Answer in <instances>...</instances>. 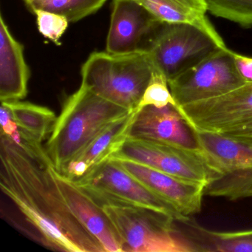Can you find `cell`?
<instances>
[{
  "instance_id": "16",
  "label": "cell",
  "mask_w": 252,
  "mask_h": 252,
  "mask_svg": "<svg viewBox=\"0 0 252 252\" xmlns=\"http://www.w3.org/2000/svg\"><path fill=\"white\" fill-rule=\"evenodd\" d=\"M195 133L200 152L218 176L252 168V144L222 134L197 130Z\"/></svg>"
},
{
  "instance_id": "4",
  "label": "cell",
  "mask_w": 252,
  "mask_h": 252,
  "mask_svg": "<svg viewBox=\"0 0 252 252\" xmlns=\"http://www.w3.org/2000/svg\"><path fill=\"white\" fill-rule=\"evenodd\" d=\"M101 207L119 234L123 252H195L169 215L139 206Z\"/></svg>"
},
{
  "instance_id": "5",
  "label": "cell",
  "mask_w": 252,
  "mask_h": 252,
  "mask_svg": "<svg viewBox=\"0 0 252 252\" xmlns=\"http://www.w3.org/2000/svg\"><path fill=\"white\" fill-rule=\"evenodd\" d=\"M221 47L201 29L184 23H162L147 41V51L155 70L168 82L192 68Z\"/></svg>"
},
{
  "instance_id": "8",
  "label": "cell",
  "mask_w": 252,
  "mask_h": 252,
  "mask_svg": "<svg viewBox=\"0 0 252 252\" xmlns=\"http://www.w3.org/2000/svg\"><path fill=\"white\" fill-rule=\"evenodd\" d=\"M168 83L179 107L220 96L246 82L236 69L232 51L225 47Z\"/></svg>"
},
{
  "instance_id": "21",
  "label": "cell",
  "mask_w": 252,
  "mask_h": 252,
  "mask_svg": "<svg viewBox=\"0 0 252 252\" xmlns=\"http://www.w3.org/2000/svg\"><path fill=\"white\" fill-rule=\"evenodd\" d=\"M208 11L244 28L252 26V0H206Z\"/></svg>"
},
{
  "instance_id": "17",
  "label": "cell",
  "mask_w": 252,
  "mask_h": 252,
  "mask_svg": "<svg viewBox=\"0 0 252 252\" xmlns=\"http://www.w3.org/2000/svg\"><path fill=\"white\" fill-rule=\"evenodd\" d=\"M161 23L195 26L213 38L221 47L224 41L208 20L206 0H136Z\"/></svg>"
},
{
  "instance_id": "10",
  "label": "cell",
  "mask_w": 252,
  "mask_h": 252,
  "mask_svg": "<svg viewBox=\"0 0 252 252\" xmlns=\"http://www.w3.org/2000/svg\"><path fill=\"white\" fill-rule=\"evenodd\" d=\"M129 137L200 152L194 128L178 107L172 104L161 108L147 106L136 110Z\"/></svg>"
},
{
  "instance_id": "13",
  "label": "cell",
  "mask_w": 252,
  "mask_h": 252,
  "mask_svg": "<svg viewBox=\"0 0 252 252\" xmlns=\"http://www.w3.org/2000/svg\"><path fill=\"white\" fill-rule=\"evenodd\" d=\"M51 172L70 212L98 240L105 252H123L119 234L102 207L72 180L59 172L54 164Z\"/></svg>"
},
{
  "instance_id": "23",
  "label": "cell",
  "mask_w": 252,
  "mask_h": 252,
  "mask_svg": "<svg viewBox=\"0 0 252 252\" xmlns=\"http://www.w3.org/2000/svg\"><path fill=\"white\" fill-rule=\"evenodd\" d=\"M33 13L41 34L56 45H60V39L68 27V20L63 16L43 10H36Z\"/></svg>"
},
{
  "instance_id": "3",
  "label": "cell",
  "mask_w": 252,
  "mask_h": 252,
  "mask_svg": "<svg viewBox=\"0 0 252 252\" xmlns=\"http://www.w3.org/2000/svg\"><path fill=\"white\" fill-rule=\"evenodd\" d=\"M155 68L147 51L93 53L82 67V84L102 98L136 110Z\"/></svg>"
},
{
  "instance_id": "9",
  "label": "cell",
  "mask_w": 252,
  "mask_h": 252,
  "mask_svg": "<svg viewBox=\"0 0 252 252\" xmlns=\"http://www.w3.org/2000/svg\"><path fill=\"white\" fill-rule=\"evenodd\" d=\"M178 109L195 130L218 134L234 130L252 122V82Z\"/></svg>"
},
{
  "instance_id": "26",
  "label": "cell",
  "mask_w": 252,
  "mask_h": 252,
  "mask_svg": "<svg viewBox=\"0 0 252 252\" xmlns=\"http://www.w3.org/2000/svg\"><path fill=\"white\" fill-rule=\"evenodd\" d=\"M222 135L242 142L252 144V122Z\"/></svg>"
},
{
  "instance_id": "27",
  "label": "cell",
  "mask_w": 252,
  "mask_h": 252,
  "mask_svg": "<svg viewBox=\"0 0 252 252\" xmlns=\"http://www.w3.org/2000/svg\"><path fill=\"white\" fill-rule=\"evenodd\" d=\"M28 1H29V0H25V2H27Z\"/></svg>"
},
{
  "instance_id": "14",
  "label": "cell",
  "mask_w": 252,
  "mask_h": 252,
  "mask_svg": "<svg viewBox=\"0 0 252 252\" xmlns=\"http://www.w3.org/2000/svg\"><path fill=\"white\" fill-rule=\"evenodd\" d=\"M135 113L136 110L131 112L103 129L60 173L72 181H76L93 168L111 158L129 137Z\"/></svg>"
},
{
  "instance_id": "19",
  "label": "cell",
  "mask_w": 252,
  "mask_h": 252,
  "mask_svg": "<svg viewBox=\"0 0 252 252\" xmlns=\"http://www.w3.org/2000/svg\"><path fill=\"white\" fill-rule=\"evenodd\" d=\"M18 126L22 136L42 144L57 121L51 109L26 101H2Z\"/></svg>"
},
{
  "instance_id": "15",
  "label": "cell",
  "mask_w": 252,
  "mask_h": 252,
  "mask_svg": "<svg viewBox=\"0 0 252 252\" xmlns=\"http://www.w3.org/2000/svg\"><path fill=\"white\" fill-rule=\"evenodd\" d=\"M30 70L23 45L14 39L3 17H0V99L20 101L28 94Z\"/></svg>"
},
{
  "instance_id": "6",
  "label": "cell",
  "mask_w": 252,
  "mask_h": 252,
  "mask_svg": "<svg viewBox=\"0 0 252 252\" xmlns=\"http://www.w3.org/2000/svg\"><path fill=\"white\" fill-rule=\"evenodd\" d=\"M73 181L101 206L125 205L148 208L169 215L178 221L191 218L184 216L111 158Z\"/></svg>"
},
{
  "instance_id": "25",
  "label": "cell",
  "mask_w": 252,
  "mask_h": 252,
  "mask_svg": "<svg viewBox=\"0 0 252 252\" xmlns=\"http://www.w3.org/2000/svg\"><path fill=\"white\" fill-rule=\"evenodd\" d=\"M233 58L239 75L246 82H252V57L232 51Z\"/></svg>"
},
{
  "instance_id": "12",
  "label": "cell",
  "mask_w": 252,
  "mask_h": 252,
  "mask_svg": "<svg viewBox=\"0 0 252 252\" xmlns=\"http://www.w3.org/2000/svg\"><path fill=\"white\" fill-rule=\"evenodd\" d=\"M111 159L184 216L191 217L201 210L204 186L184 181L132 160L113 157Z\"/></svg>"
},
{
  "instance_id": "2",
  "label": "cell",
  "mask_w": 252,
  "mask_h": 252,
  "mask_svg": "<svg viewBox=\"0 0 252 252\" xmlns=\"http://www.w3.org/2000/svg\"><path fill=\"white\" fill-rule=\"evenodd\" d=\"M132 111L81 85L64 101L45 146L55 169L63 172L103 129Z\"/></svg>"
},
{
  "instance_id": "24",
  "label": "cell",
  "mask_w": 252,
  "mask_h": 252,
  "mask_svg": "<svg viewBox=\"0 0 252 252\" xmlns=\"http://www.w3.org/2000/svg\"><path fill=\"white\" fill-rule=\"evenodd\" d=\"M1 134L10 137L15 142L21 141V134L18 126L13 120L8 109L2 104H1Z\"/></svg>"
},
{
  "instance_id": "7",
  "label": "cell",
  "mask_w": 252,
  "mask_h": 252,
  "mask_svg": "<svg viewBox=\"0 0 252 252\" xmlns=\"http://www.w3.org/2000/svg\"><path fill=\"white\" fill-rule=\"evenodd\" d=\"M113 157L132 160L205 187L218 177L201 152L141 138L128 137Z\"/></svg>"
},
{
  "instance_id": "18",
  "label": "cell",
  "mask_w": 252,
  "mask_h": 252,
  "mask_svg": "<svg viewBox=\"0 0 252 252\" xmlns=\"http://www.w3.org/2000/svg\"><path fill=\"white\" fill-rule=\"evenodd\" d=\"M180 222L184 225L181 231L195 252H252V229L215 231L201 226L191 218Z\"/></svg>"
},
{
  "instance_id": "20",
  "label": "cell",
  "mask_w": 252,
  "mask_h": 252,
  "mask_svg": "<svg viewBox=\"0 0 252 252\" xmlns=\"http://www.w3.org/2000/svg\"><path fill=\"white\" fill-rule=\"evenodd\" d=\"M107 0H29L26 2L34 12L36 10L49 11L65 17L74 23L96 12Z\"/></svg>"
},
{
  "instance_id": "1",
  "label": "cell",
  "mask_w": 252,
  "mask_h": 252,
  "mask_svg": "<svg viewBox=\"0 0 252 252\" xmlns=\"http://www.w3.org/2000/svg\"><path fill=\"white\" fill-rule=\"evenodd\" d=\"M20 143L1 134L0 187L20 211L36 239L48 249L65 252H105L67 207L41 143L22 136Z\"/></svg>"
},
{
  "instance_id": "22",
  "label": "cell",
  "mask_w": 252,
  "mask_h": 252,
  "mask_svg": "<svg viewBox=\"0 0 252 252\" xmlns=\"http://www.w3.org/2000/svg\"><path fill=\"white\" fill-rule=\"evenodd\" d=\"M169 104L178 107L169 89L167 79L161 73L155 70L136 110H141L147 106H154L161 108Z\"/></svg>"
},
{
  "instance_id": "11",
  "label": "cell",
  "mask_w": 252,
  "mask_h": 252,
  "mask_svg": "<svg viewBox=\"0 0 252 252\" xmlns=\"http://www.w3.org/2000/svg\"><path fill=\"white\" fill-rule=\"evenodd\" d=\"M161 23L136 0H114L106 51L126 54L142 51Z\"/></svg>"
}]
</instances>
